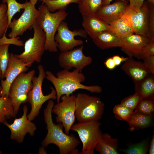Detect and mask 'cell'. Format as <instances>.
I'll return each mask as SVG.
<instances>
[{
  "label": "cell",
  "mask_w": 154,
  "mask_h": 154,
  "mask_svg": "<svg viewBox=\"0 0 154 154\" xmlns=\"http://www.w3.org/2000/svg\"><path fill=\"white\" fill-rule=\"evenodd\" d=\"M54 105L52 100H49L44 110V119L47 132L42 141V146L45 147L53 144L58 147L60 154H78L77 148L80 141L74 134L69 135L64 133L62 123L56 124L53 122L52 111Z\"/></svg>",
  "instance_id": "1"
},
{
  "label": "cell",
  "mask_w": 154,
  "mask_h": 154,
  "mask_svg": "<svg viewBox=\"0 0 154 154\" xmlns=\"http://www.w3.org/2000/svg\"><path fill=\"white\" fill-rule=\"evenodd\" d=\"M46 78L53 85L56 93L57 102L60 101L63 95L68 96L78 89H83L93 93H100L102 91L98 85L86 86L82 84L85 80L84 74L78 70L74 69L72 72L64 69L59 71L55 76L49 71L46 72Z\"/></svg>",
  "instance_id": "2"
},
{
  "label": "cell",
  "mask_w": 154,
  "mask_h": 154,
  "mask_svg": "<svg viewBox=\"0 0 154 154\" xmlns=\"http://www.w3.org/2000/svg\"><path fill=\"white\" fill-rule=\"evenodd\" d=\"M38 10L40 13L36 20L45 33V50L56 52L58 48L54 40L55 34L60 24L66 19L68 13L64 10L51 12L44 4L40 5Z\"/></svg>",
  "instance_id": "3"
},
{
  "label": "cell",
  "mask_w": 154,
  "mask_h": 154,
  "mask_svg": "<svg viewBox=\"0 0 154 154\" xmlns=\"http://www.w3.org/2000/svg\"><path fill=\"white\" fill-rule=\"evenodd\" d=\"M76 118L79 122L98 121L103 114L104 104L99 97L80 92L75 96Z\"/></svg>",
  "instance_id": "4"
},
{
  "label": "cell",
  "mask_w": 154,
  "mask_h": 154,
  "mask_svg": "<svg viewBox=\"0 0 154 154\" xmlns=\"http://www.w3.org/2000/svg\"><path fill=\"white\" fill-rule=\"evenodd\" d=\"M38 75L37 77H34L32 80V88L29 91L27 96V102L30 104L31 109L27 116L31 121L38 116L42 105L45 102L50 99H56V91L54 88L51 87V92L47 95H43L42 86L44 79L46 77V72L41 64L38 65Z\"/></svg>",
  "instance_id": "5"
},
{
  "label": "cell",
  "mask_w": 154,
  "mask_h": 154,
  "mask_svg": "<svg viewBox=\"0 0 154 154\" xmlns=\"http://www.w3.org/2000/svg\"><path fill=\"white\" fill-rule=\"evenodd\" d=\"M33 37L30 38L25 42L24 50L21 54H15L16 57L25 63L31 64L35 62L39 63L45 50L44 46L46 35L43 30L36 20L33 26Z\"/></svg>",
  "instance_id": "6"
},
{
  "label": "cell",
  "mask_w": 154,
  "mask_h": 154,
  "mask_svg": "<svg viewBox=\"0 0 154 154\" xmlns=\"http://www.w3.org/2000/svg\"><path fill=\"white\" fill-rule=\"evenodd\" d=\"M98 121L79 122L73 124L71 129L78 133L82 144L80 154H94L95 146L101 139L103 133Z\"/></svg>",
  "instance_id": "7"
},
{
  "label": "cell",
  "mask_w": 154,
  "mask_h": 154,
  "mask_svg": "<svg viewBox=\"0 0 154 154\" xmlns=\"http://www.w3.org/2000/svg\"><path fill=\"white\" fill-rule=\"evenodd\" d=\"M35 73L34 70L27 73L22 72L19 75L11 84L9 97L11 100L16 115L21 104L27 102L28 95L32 88V80Z\"/></svg>",
  "instance_id": "8"
},
{
  "label": "cell",
  "mask_w": 154,
  "mask_h": 154,
  "mask_svg": "<svg viewBox=\"0 0 154 154\" xmlns=\"http://www.w3.org/2000/svg\"><path fill=\"white\" fill-rule=\"evenodd\" d=\"M76 95H63L61 97V102L54 105L52 113L56 115V121L62 124L65 133L69 134V131L76 119Z\"/></svg>",
  "instance_id": "9"
},
{
  "label": "cell",
  "mask_w": 154,
  "mask_h": 154,
  "mask_svg": "<svg viewBox=\"0 0 154 154\" xmlns=\"http://www.w3.org/2000/svg\"><path fill=\"white\" fill-rule=\"evenodd\" d=\"M57 31L54 40L57 44L58 49L61 52L69 51L77 46L83 45V41L75 39V36L85 38L88 35L83 29L70 30L67 23L64 21L60 24Z\"/></svg>",
  "instance_id": "10"
},
{
  "label": "cell",
  "mask_w": 154,
  "mask_h": 154,
  "mask_svg": "<svg viewBox=\"0 0 154 154\" xmlns=\"http://www.w3.org/2000/svg\"><path fill=\"white\" fill-rule=\"evenodd\" d=\"M24 11L17 19L14 18L8 25L11 29L8 35L10 38H15L22 35L28 29L31 30L39 15L40 12L29 1H27Z\"/></svg>",
  "instance_id": "11"
},
{
  "label": "cell",
  "mask_w": 154,
  "mask_h": 154,
  "mask_svg": "<svg viewBox=\"0 0 154 154\" xmlns=\"http://www.w3.org/2000/svg\"><path fill=\"white\" fill-rule=\"evenodd\" d=\"M84 48L82 45L79 48L61 52L58 58L60 67L68 70L74 68L82 72L85 67L91 64L92 62L91 57L86 56L84 54Z\"/></svg>",
  "instance_id": "12"
},
{
  "label": "cell",
  "mask_w": 154,
  "mask_h": 154,
  "mask_svg": "<svg viewBox=\"0 0 154 154\" xmlns=\"http://www.w3.org/2000/svg\"><path fill=\"white\" fill-rule=\"evenodd\" d=\"M23 111V113L21 117L15 118L13 123L10 124L7 121L3 124L10 130L11 139L19 143L23 142L27 133L30 136H33L37 129L35 124L27 117V106H24Z\"/></svg>",
  "instance_id": "13"
},
{
  "label": "cell",
  "mask_w": 154,
  "mask_h": 154,
  "mask_svg": "<svg viewBox=\"0 0 154 154\" xmlns=\"http://www.w3.org/2000/svg\"><path fill=\"white\" fill-rule=\"evenodd\" d=\"M32 64L30 63H24L18 58L15 54L10 53L8 64L5 75V79L1 80L2 90L0 91V96L9 97L10 88L13 82L21 73L27 71L28 67Z\"/></svg>",
  "instance_id": "14"
},
{
  "label": "cell",
  "mask_w": 154,
  "mask_h": 154,
  "mask_svg": "<svg viewBox=\"0 0 154 154\" xmlns=\"http://www.w3.org/2000/svg\"><path fill=\"white\" fill-rule=\"evenodd\" d=\"M129 0H116L112 4L102 6L96 13L107 24L120 18L129 5Z\"/></svg>",
  "instance_id": "15"
},
{
  "label": "cell",
  "mask_w": 154,
  "mask_h": 154,
  "mask_svg": "<svg viewBox=\"0 0 154 154\" xmlns=\"http://www.w3.org/2000/svg\"><path fill=\"white\" fill-rule=\"evenodd\" d=\"M121 40L122 51L128 57L136 58L150 40L146 36L135 33Z\"/></svg>",
  "instance_id": "16"
},
{
  "label": "cell",
  "mask_w": 154,
  "mask_h": 154,
  "mask_svg": "<svg viewBox=\"0 0 154 154\" xmlns=\"http://www.w3.org/2000/svg\"><path fill=\"white\" fill-rule=\"evenodd\" d=\"M121 69L133 81L134 83L138 82L146 77L149 74L143 62L129 57L124 62Z\"/></svg>",
  "instance_id": "17"
},
{
  "label": "cell",
  "mask_w": 154,
  "mask_h": 154,
  "mask_svg": "<svg viewBox=\"0 0 154 154\" xmlns=\"http://www.w3.org/2000/svg\"><path fill=\"white\" fill-rule=\"evenodd\" d=\"M82 19L83 29L91 38L102 32L109 31V25L104 22L96 13L82 16Z\"/></svg>",
  "instance_id": "18"
},
{
  "label": "cell",
  "mask_w": 154,
  "mask_h": 154,
  "mask_svg": "<svg viewBox=\"0 0 154 154\" xmlns=\"http://www.w3.org/2000/svg\"><path fill=\"white\" fill-rule=\"evenodd\" d=\"M92 39L94 43L102 50L121 46V39L108 30L100 33Z\"/></svg>",
  "instance_id": "19"
},
{
  "label": "cell",
  "mask_w": 154,
  "mask_h": 154,
  "mask_svg": "<svg viewBox=\"0 0 154 154\" xmlns=\"http://www.w3.org/2000/svg\"><path fill=\"white\" fill-rule=\"evenodd\" d=\"M118 139L112 138L110 135L105 133L102 134L94 150L101 154H118Z\"/></svg>",
  "instance_id": "20"
},
{
  "label": "cell",
  "mask_w": 154,
  "mask_h": 154,
  "mask_svg": "<svg viewBox=\"0 0 154 154\" xmlns=\"http://www.w3.org/2000/svg\"><path fill=\"white\" fill-rule=\"evenodd\" d=\"M135 92L143 98L154 99V76L149 74L140 81L134 83Z\"/></svg>",
  "instance_id": "21"
},
{
  "label": "cell",
  "mask_w": 154,
  "mask_h": 154,
  "mask_svg": "<svg viewBox=\"0 0 154 154\" xmlns=\"http://www.w3.org/2000/svg\"><path fill=\"white\" fill-rule=\"evenodd\" d=\"M153 116L133 112L127 122L129 124V129L133 131L147 128L153 124Z\"/></svg>",
  "instance_id": "22"
},
{
  "label": "cell",
  "mask_w": 154,
  "mask_h": 154,
  "mask_svg": "<svg viewBox=\"0 0 154 154\" xmlns=\"http://www.w3.org/2000/svg\"><path fill=\"white\" fill-rule=\"evenodd\" d=\"M138 21L135 34L147 37L149 21V5L145 1L138 11Z\"/></svg>",
  "instance_id": "23"
},
{
  "label": "cell",
  "mask_w": 154,
  "mask_h": 154,
  "mask_svg": "<svg viewBox=\"0 0 154 154\" xmlns=\"http://www.w3.org/2000/svg\"><path fill=\"white\" fill-rule=\"evenodd\" d=\"M109 25V31L121 39L134 33L132 29L120 18L112 22Z\"/></svg>",
  "instance_id": "24"
},
{
  "label": "cell",
  "mask_w": 154,
  "mask_h": 154,
  "mask_svg": "<svg viewBox=\"0 0 154 154\" xmlns=\"http://www.w3.org/2000/svg\"><path fill=\"white\" fill-rule=\"evenodd\" d=\"M16 116L10 98L6 96H0V124H3L7 119L14 118Z\"/></svg>",
  "instance_id": "25"
},
{
  "label": "cell",
  "mask_w": 154,
  "mask_h": 154,
  "mask_svg": "<svg viewBox=\"0 0 154 154\" xmlns=\"http://www.w3.org/2000/svg\"><path fill=\"white\" fill-rule=\"evenodd\" d=\"M79 11L82 16L96 13L102 6V0H80Z\"/></svg>",
  "instance_id": "26"
},
{
  "label": "cell",
  "mask_w": 154,
  "mask_h": 154,
  "mask_svg": "<svg viewBox=\"0 0 154 154\" xmlns=\"http://www.w3.org/2000/svg\"><path fill=\"white\" fill-rule=\"evenodd\" d=\"M138 11L129 5L120 17L132 29L135 33L138 26Z\"/></svg>",
  "instance_id": "27"
},
{
  "label": "cell",
  "mask_w": 154,
  "mask_h": 154,
  "mask_svg": "<svg viewBox=\"0 0 154 154\" xmlns=\"http://www.w3.org/2000/svg\"><path fill=\"white\" fill-rule=\"evenodd\" d=\"M80 0H44L45 4L48 11L54 12L57 10H65L68 6L71 3L78 4Z\"/></svg>",
  "instance_id": "28"
},
{
  "label": "cell",
  "mask_w": 154,
  "mask_h": 154,
  "mask_svg": "<svg viewBox=\"0 0 154 154\" xmlns=\"http://www.w3.org/2000/svg\"><path fill=\"white\" fill-rule=\"evenodd\" d=\"M135 111L144 115L153 116L154 112V99L142 98L135 109Z\"/></svg>",
  "instance_id": "29"
},
{
  "label": "cell",
  "mask_w": 154,
  "mask_h": 154,
  "mask_svg": "<svg viewBox=\"0 0 154 154\" xmlns=\"http://www.w3.org/2000/svg\"><path fill=\"white\" fill-rule=\"evenodd\" d=\"M7 3V15L8 19V25L11 22L14 15L17 12H20L21 9H24L25 3H21L16 0H2V3Z\"/></svg>",
  "instance_id": "30"
},
{
  "label": "cell",
  "mask_w": 154,
  "mask_h": 154,
  "mask_svg": "<svg viewBox=\"0 0 154 154\" xmlns=\"http://www.w3.org/2000/svg\"><path fill=\"white\" fill-rule=\"evenodd\" d=\"M10 44L0 46V70L1 72V79L4 78L5 73L9 62L10 54L9 48Z\"/></svg>",
  "instance_id": "31"
},
{
  "label": "cell",
  "mask_w": 154,
  "mask_h": 154,
  "mask_svg": "<svg viewBox=\"0 0 154 154\" xmlns=\"http://www.w3.org/2000/svg\"><path fill=\"white\" fill-rule=\"evenodd\" d=\"M119 149L127 154H146L148 150V146L147 142L143 141L131 145L126 149Z\"/></svg>",
  "instance_id": "32"
},
{
  "label": "cell",
  "mask_w": 154,
  "mask_h": 154,
  "mask_svg": "<svg viewBox=\"0 0 154 154\" xmlns=\"http://www.w3.org/2000/svg\"><path fill=\"white\" fill-rule=\"evenodd\" d=\"M7 9L6 4L2 3L0 5V38L6 34L8 28Z\"/></svg>",
  "instance_id": "33"
},
{
  "label": "cell",
  "mask_w": 154,
  "mask_h": 154,
  "mask_svg": "<svg viewBox=\"0 0 154 154\" xmlns=\"http://www.w3.org/2000/svg\"><path fill=\"white\" fill-rule=\"evenodd\" d=\"M133 112L120 104L116 105L113 109V112L116 118L126 121Z\"/></svg>",
  "instance_id": "34"
},
{
  "label": "cell",
  "mask_w": 154,
  "mask_h": 154,
  "mask_svg": "<svg viewBox=\"0 0 154 154\" xmlns=\"http://www.w3.org/2000/svg\"><path fill=\"white\" fill-rule=\"evenodd\" d=\"M142 98L139 94L135 92L134 94L124 98L120 104L133 111Z\"/></svg>",
  "instance_id": "35"
},
{
  "label": "cell",
  "mask_w": 154,
  "mask_h": 154,
  "mask_svg": "<svg viewBox=\"0 0 154 154\" xmlns=\"http://www.w3.org/2000/svg\"><path fill=\"white\" fill-rule=\"evenodd\" d=\"M148 3L149 21L147 37L149 39L151 40L154 39V5Z\"/></svg>",
  "instance_id": "36"
},
{
  "label": "cell",
  "mask_w": 154,
  "mask_h": 154,
  "mask_svg": "<svg viewBox=\"0 0 154 154\" xmlns=\"http://www.w3.org/2000/svg\"><path fill=\"white\" fill-rule=\"evenodd\" d=\"M154 55V39L150 40L146 46L137 58L142 59L144 58Z\"/></svg>",
  "instance_id": "37"
},
{
  "label": "cell",
  "mask_w": 154,
  "mask_h": 154,
  "mask_svg": "<svg viewBox=\"0 0 154 154\" xmlns=\"http://www.w3.org/2000/svg\"><path fill=\"white\" fill-rule=\"evenodd\" d=\"M19 37H18L15 38H7L5 34L3 36L0 38V46L4 44H13L19 46L24 45L23 42L18 39Z\"/></svg>",
  "instance_id": "38"
},
{
  "label": "cell",
  "mask_w": 154,
  "mask_h": 154,
  "mask_svg": "<svg viewBox=\"0 0 154 154\" xmlns=\"http://www.w3.org/2000/svg\"><path fill=\"white\" fill-rule=\"evenodd\" d=\"M143 63L150 74L154 75V55L143 58Z\"/></svg>",
  "instance_id": "39"
},
{
  "label": "cell",
  "mask_w": 154,
  "mask_h": 154,
  "mask_svg": "<svg viewBox=\"0 0 154 154\" xmlns=\"http://www.w3.org/2000/svg\"><path fill=\"white\" fill-rule=\"evenodd\" d=\"M146 0H129V5L138 11Z\"/></svg>",
  "instance_id": "40"
},
{
  "label": "cell",
  "mask_w": 154,
  "mask_h": 154,
  "mask_svg": "<svg viewBox=\"0 0 154 154\" xmlns=\"http://www.w3.org/2000/svg\"><path fill=\"white\" fill-rule=\"evenodd\" d=\"M104 64L107 68L110 70L114 69L116 66L112 57L108 58L105 61Z\"/></svg>",
  "instance_id": "41"
},
{
  "label": "cell",
  "mask_w": 154,
  "mask_h": 154,
  "mask_svg": "<svg viewBox=\"0 0 154 154\" xmlns=\"http://www.w3.org/2000/svg\"><path fill=\"white\" fill-rule=\"evenodd\" d=\"M112 58L117 66L120 65L122 62L126 61L129 58V57H121L119 55H114Z\"/></svg>",
  "instance_id": "42"
},
{
  "label": "cell",
  "mask_w": 154,
  "mask_h": 154,
  "mask_svg": "<svg viewBox=\"0 0 154 154\" xmlns=\"http://www.w3.org/2000/svg\"><path fill=\"white\" fill-rule=\"evenodd\" d=\"M149 154H154V136L153 135L152 139L151 140L150 148L149 150Z\"/></svg>",
  "instance_id": "43"
},
{
  "label": "cell",
  "mask_w": 154,
  "mask_h": 154,
  "mask_svg": "<svg viewBox=\"0 0 154 154\" xmlns=\"http://www.w3.org/2000/svg\"><path fill=\"white\" fill-rule=\"evenodd\" d=\"M112 0H102V6H105L110 4Z\"/></svg>",
  "instance_id": "44"
},
{
  "label": "cell",
  "mask_w": 154,
  "mask_h": 154,
  "mask_svg": "<svg viewBox=\"0 0 154 154\" xmlns=\"http://www.w3.org/2000/svg\"><path fill=\"white\" fill-rule=\"evenodd\" d=\"M44 147L42 146L40 148L39 151V154H46V152Z\"/></svg>",
  "instance_id": "45"
},
{
  "label": "cell",
  "mask_w": 154,
  "mask_h": 154,
  "mask_svg": "<svg viewBox=\"0 0 154 154\" xmlns=\"http://www.w3.org/2000/svg\"><path fill=\"white\" fill-rule=\"evenodd\" d=\"M38 0H30L29 2L33 5H35Z\"/></svg>",
  "instance_id": "46"
},
{
  "label": "cell",
  "mask_w": 154,
  "mask_h": 154,
  "mask_svg": "<svg viewBox=\"0 0 154 154\" xmlns=\"http://www.w3.org/2000/svg\"><path fill=\"white\" fill-rule=\"evenodd\" d=\"M147 2L150 4L154 5V0H147Z\"/></svg>",
  "instance_id": "47"
},
{
  "label": "cell",
  "mask_w": 154,
  "mask_h": 154,
  "mask_svg": "<svg viewBox=\"0 0 154 154\" xmlns=\"http://www.w3.org/2000/svg\"><path fill=\"white\" fill-rule=\"evenodd\" d=\"M2 73L1 72L0 70V80L1 79ZM2 90V87L1 86V84H0V91H1Z\"/></svg>",
  "instance_id": "48"
},
{
  "label": "cell",
  "mask_w": 154,
  "mask_h": 154,
  "mask_svg": "<svg viewBox=\"0 0 154 154\" xmlns=\"http://www.w3.org/2000/svg\"><path fill=\"white\" fill-rule=\"evenodd\" d=\"M2 154V151H1L0 148V154Z\"/></svg>",
  "instance_id": "49"
},
{
  "label": "cell",
  "mask_w": 154,
  "mask_h": 154,
  "mask_svg": "<svg viewBox=\"0 0 154 154\" xmlns=\"http://www.w3.org/2000/svg\"><path fill=\"white\" fill-rule=\"evenodd\" d=\"M39 0L41 1H42L43 2V1H44V0Z\"/></svg>",
  "instance_id": "50"
},
{
  "label": "cell",
  "mask_w": 154,
  "mask_h": 154,
  "mask_svg": "<svg viewBox=\"0 0 154 154\" xmlns=\"http://www.w3.org/2000/svg\"><path fill=\"white\" fill-rule=\"evenodd\" d=\"M1 134H0V140L1 139Z\"/></svg>",
  "instance_id": "51"
}]
</instances>
